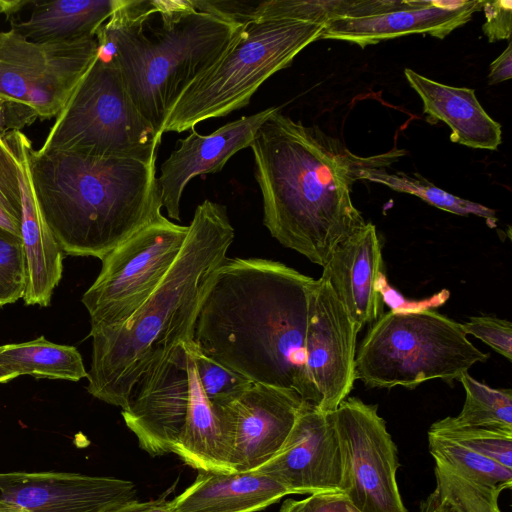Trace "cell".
Masks as SVG:
<instances>
[{"label":"cell","mask_w":512,"mask_h":512,"mask_svg":"<svg viewBox=\"0 0 512 512\" xmlns=\"http://www.w3.org/2000/svg\"><path fill=\"white\" fill-rule=\"evenodd\" d=\"M263 199V223L284 247L324 266L336 246L366 221L354 206L352 185L365 168H382L403 151L358 157L317 126L278 107L250 145Z\"/></svg>","instance_id":"2"},{"label":"cell","mask_w":512,"mask_h":512,"mask_svg":"<svg viewBox=\"0 0 512 512\" xmlns=\"http://www.w3.org/2000/svg\"><path fill=\"white\" fill-rule=\"evenodd\" d=\"M234 235L224 205L205 200L197 206L182 250L153 293L123 322L91 328L89 394L125 409L145 372L177 344L192 341Z\"/></svg>","instance_id":"3"},{"label":"cell","mask_w":512,"mask_h":512,"mask_svg":"<svg viewBox=\"0 0 512 512\" xmlns=\"http://www.w3.org/2000/svg\"><path fill=\"white\" fill-rule=\"evenodd\" d=\"M35 195L68 256L109 252L162 216L156 162L68 152H28Z\"/></svg>","instance_id":"5"},{"label":"cell","mask_w":512,"mask_h":512,"mask_svg":"<svg viewBox=\"0 0 512 512\" xmlns=\"http://www.w3.org/2000/svg\"><path fill=\"white\" fill-rule=\"evenodd\" d=\"M243 23L203 0H119L95 36L99 54L114 62L141 115L163 135L175 102L225 54Z\"/></svg>","instance_id":"4"},{"label":"cell","mask_w":512,"mask_h":512,"mask_svg":"<svg viewBox=\"0 0 512 512\" xmlns=\"http://www.w3.org/2000/svg\"><path fill=\"white\" fill-rule=\"evenodd\" d=\"M512 78V44L511 40L505 50L490 64L488 83L495 85Z\"/></svg>","instance_id":"38"},{"label":"cell","mask_w":512,"mask_h":512,"mask_svg":"<svg viewBox=\"0 0 512 512\" xmlns=\"http://www.w3.org/2000/svg\"><path fill=\"white\" fill-rule=\"evenodd\" d=\"M482 10L485 22L482 30L489 42L511 40L512 32V1H484Z\"/></svg>","instance_id":"36"},{"label":"cell","mask_w":512,"mask_h":512,"mask_svg":"<svg viewBox=\"0 0 512 512\" xmlns=\"http://www.w3.org/2000/svg\"><path fill=\"white\" fill-rule=\"evenodd\" d=\"M428 432L455 441L512 470V435L461 426L452 417L434 422Z\"/></svg>","instance_id":"28"},{"label":"cell","mask_w":512,"mask_h":512,"mask_svg":"<svg viewBox=\"0 0 512 512\" xmlns=\"http://www.w3.org/2000/svg\"><path fill=\"white\" fill-rule=\"evenodd\" d=\"M360 179L379 183L394 191L417 196L439 209L457 215L469 214L484 218L490 227H495L497 218L494 210L481 204L454 196L426 180L419 173H388L383 168H365L360 172Z\"/></svg>","instance_id":"27"},{"label":"cell","mask_w":512,"mask_h":512,"mask_svg":"<svg viewBox=\"0 0 512 512\" xmlns=\"http://www.w3.org/2000/svg\"><path fill=\"white\" fill-rule=\"evenodd\" d=\"M435 464L481 486L501 493L512 488V470L447 438L428 432Z\"/></svg>","instance_id":"25"},{"label":"cell","mask_w":512,"mask_h":512,"mask_svg":"<svg viewBox=\"0 0 512 512\" xmlns=\"http://www.w3.org/2000/svg\"><path fill=\"white\" fill-rule=\"evenodd\" d=\"M161 138L132 101L114 62L98 52L36 152L156 162Z\"/></svg>","instance_id":"8"},{"label":"cell","mask_w":512,"mask_h":512,"mask_svg":"<svg viewBox=\"0 0 512 512\" xmlns=\"http://www.w3.org/2000/svg\"><path fill=\"white\" fill-rule=\"evenodd\" d=\"M279 512H361L343 492L310 494L302 500L287 499Z\"/></svg>","instance_id":"34"},{"label":"cell","mask_w":512,"mask_h":512,"mask_svg":"<svg viewBox=\"0 0 512 512\" xmlns=\"http://www.w3.org/2000/svg\"><path fill=\"white\" fill-rule=\"evenodd\" d=\"M188 234L163 215L109 252L81 301L91 328L118 324L153 293L176 261Z\"/></svg>","instance_id":"9"},{"label":"cell","mask_w":512,"mask_h":512,"mask_svg":"<svg viewBox=\"0 0 512 512\" xmlns=\"http://www.w3.org/2000/svg\"><path fill=\"white\" fill-rule=\"evenodd\" d=\"M435 492L456 512H501L500 493L462 478L435 464Z\"/></svg>","instance_id":"29"},{"label":"cell","mask_w":512,"mask_h":512,"mask_svg":"<svg viewBox=\"0 0 512 512\" xmlns=\"http://www.w3.org/2000/svg\"><path fill=\"white\" fill-rule=\"evenodd\" d=\"M136 499L134 483L115 477L0 473V512H108Z\"/></svg>","instance_id":"14"},{"label":"cell","mask_w":512,"mask_h":512,"mask_svg":"<svg viewBox=\"0 0 512 512\" xmlns=\"http://www.w3.org/2000/svg\"><path fill=\"white\" fill-rule=\"evenodd\" d=\"M99 52L96 36L38 43L0 31V99L41 120L57 116Z\"/></svg>","instance_id":"10"},{"label":"cell","mask_w":512,"mask_h":512,"mask_svg":"<svg viewBox=\"0 0 512 512\" xmlns=\"http://www.w3.org/2000/svg\"><path fill=\"white\" fill-rule=\"evenodd\" d=\"M26 280L22 238L0 227V308L23 298Z\"/></svg>","instance_id":"32"},{"label":"cell","mask_w":512,"mask_h":512,"mask_svg":"<svg viewBox=\"0 0 512 512\" xmlns=\"http://www.w3.org/2000/svg\"><path fill=\"white\" fill-rule=\"evenodd\" d=\"M118 3L119 0H33L28 19H10V29L38 43L93 37Z\"/></svg>","instance_id":"23"},{"label":"cell","mask_w":512,"mask_h":512,"mask_svg":"<svg viewBox=\"0 0 512 512\" xmlns=\"http://www.w3.org/2000/svg\"><path fill=\"white\" fill-rule=\"evenodd\" d=\"M325 26L289 18L245 21L225 54L175 102L163 134L191 130L202 121L247 106L266 80L320 40Z\"/></svg>","instance_id":"6"},{"label":"cell","mask_w":512,"mask_h":512,"mask_svg":"<svg viewBox=\"0 0 512 512\" xmlns=\"http://www.w3.org/2000/svg\"><path fill=\"white\" fill-rule=\"evenodd\" d=\"M489 354L477 349L458 323L435 310L389 311L362 340L355 357V377L369 388L459 380Z\"/></svg>","instance_id":"7"},{"label":"cell","mask_w":512,"mask_h":512,"mask_svg":"<svg viewBox=\"0 0 512 512\" xmlns=\"http://www.w3.org/2000/svg\"><path fill=\"white\" fill-rule=\"evenodd\" d=\"M358 332L329 283L317 279L311 301L307 369L324 412L336 410L353 389Z\"/></svg>","instance_id":"16"},{"label":"cell","mask_w":512,"mask_h":512,"mask_svg":"<svg viewBox=\"0 0 512 512\" xmlns=\"http://www.w3.org/2000/svg\"><path fill=\"white\" fill-rule=\"evenodd\" d=\"M21 189V237L27 280L23 295L26 305L48 307L63 274V252L59 248L38 204L31 179L28 152L32 143L21 131L12 132Z\"/></svg>","instance_id":"20"},{"label":"cell","mask_w":512,"mask_h":512,"mask_svg":"<svg viewBox=\"0 0 512 512\" xmlns=\"http://www.w3.org/2000/svg\"><path fill=\"white\" fill-rule=\"evenodd\" d=\"M462 328L466 335L480 339L500 355L512 359V324L493 316H471Z\"/></svg>","instance_id":"33"},{"label":"cell","mask_w":512,"mask_h":512,"mask_svg":"<svg viewBox=\"0 0 512 512\" xmlns=\"http://www.w3.org/2000/svg\"><path fill=\"white\" fill-rule=\"evenodd\" d=\"M21 211L18 156L11 132L0 139V227L21 237Z\"/></svg>","instance_id":"30"},{"label":"cell","mask_w":512,"mask_h":512,"mask_svg":"<svg viewBox=\"0 0 512 512\" xmlns=\"http://www.w3.org/2000/svg\"><path fill=\"white\" fill-rule=\"evenodd\" d=\"M458 381L465 390V401L458 416L452 417L454 422L512 435V390L491 388L469 373Z\"/></svg>","instance_id":"26"},{"label":"cell","mask_w":512,"mask_h":512,"mask_svg":"<svg viewBox=\"0 0 512 512\" xmlns=\"http://www.w3.org/2000/svg\"><path fill=\"white\" fill-rule=\"evenodd\" d=\"M37 117L29 111L0 99V139L32 124Z\"/></svg>","instance_id":"37"},{"label":"cell","mask_w":512,"mask_h":512,"mask_svg":"<svg viewBox=\"0 0 512 512\" xmlns=\"http://www.w3.org/2000/svg\"><path fill=\"white\" fill-rule=\"evenodd\" d=\"M33 0H0V13L7 19L19 17L18 14L25 8H30Z\"/></svg>","instance_id":"40"},{"label":"cell","mask_w":512,"mask_h":512,"mask_svg":"<svg viewBox=\"0 0 512 512\" xmlns=\"http://www.w3.org/2000/svg\"><path fill=\"white\" fill-rule=\"evenodd\" d=\"M482 0H337L320 39L361 48L410 34L443 39L482 10Z\"/></svg>","instance_id":"13"},{"label":"cell","mask_w":512,"mask_h":512,"mask_svg":"<svg viewBox=\"0 0 512 512\" xmlns=\"http://www.w3.org/2000/svg\"><path fill=\"white\" fill-rule=\"evenodd\" d=\"M18 377L17 374L7 371L0 366V383H7Z\"/></svg>","instance_id":"41"},{"label":"cell","mask_w":512,"mask_h":512,"mask_svg":"<svg viewBox=\"0 0 512 512\" xmlns=\"http://www.w3.org/2000/svg\"><path fill=\"white\" fill-rule=\"evenodd\" d=\"M0 366L18 376L74 382L88 374L77 348L50 342L44 336L0 345Z\"/></svg>","instance_id":"24"},{"label":"cell","mask_w":512,"mask_h":512,"mask_svg":"<svg viewBox=\"0 0 512 512\" xmlns=\"http://www.w3.org/2000/svg\"><path fill=\"white\" fill-rule=\"evenodd\" d=\"M204 395L192 341L182 342L145 372L122 416L142 450L152 456L168 454Z\"/></svg>","instance_id":"12"},{"label":"cell","mask_w":512,"mask_h":512,"mask_svg":"<svg viewBox=\"0 0 512 512\" xmlns=\"http://www.w3.org/2000/svg\"><path fill=\"white\" fill-rule=\"evenodd\" d=\"M381 248L375 225L366 222L336 246L323 266L321 278L329 283L359 331L380 317Z\"/></svg>","instance_id":"19"},{"label":"cell","mask_w":512,"mask_h":512,"mask_svg":"<svg viewBox=\"0 0 512 512\" xmlns=\"http://www.w3.org/2000/svg\"><path fill=\"white\" fill-rule=\"evenodd\" d=\"M289 491L256 470L198 471L195 481L171 501V512H255Z\"/></svg>","instance_id":"22"},{"label":"cell","mask_w":512,"mask_h":512,"mask_svg":"<svg viewBox=\"0 0 512 512\" xmlns=\"http://www.w3.org/2000/svg\"><path fill=\"white\" fill-rule=\"evenodd\" d=\"M343 492L361 512H408L396 481L397 446L377 405L348 397L333 411Z\"/></svg>","instance_id":"11"},{"label":"cell","mask_w":512,"mask_h":512,"mask_svg":"<svg viewBox=\"0 0 512 512\" xmlns=\"http://www.w3.org/2000/svg\"><path fill=\"white\" fill-rule=\"evenodd\" d=\"M194 363L208 399L216 406L236 400L253 382L203 354L192 340Z\"/></svg>","instance_id":"31"},{"label":"cell","mask_w":512,"mask_h":512,"mask_svg":"<svg viewBox=\"0 0 512 512\" xmlns=\"http://www.w3.org/2000/svg\"><path fill=\"white\" fill-rule=\"evenodd\" d=\"M378 291L382 301H384L393 312H417L423 310H432L444 304L450 296L446 289L434 294L433 296L421 300H407L398 291L392 288L383 273L378 280Z\"/></svg>","instance_id":"35"},{"label":"cell","mask_w":512,"mask_h":512,"mask_svg":"<svg viewBox=\"0 0 512 512\" xmlns=\"http://www.w3.org/2000/svg\"><path fill=\"white\" fill-rule=\"evenodd\" d=\"M255 470L290 494L341 492L342 460L333 412L306 402L279 451Z\"/></svg>","instance_id":"15"},{"label":"cell","mask_w":512,"mask_h":512,"mask_svg":"<svg viewBox=\"0 0 512 512\" xmlns=\"http://www.w3.org/2000/svg\"><path fill=\"white\" fill-rule=\"evenodd\" d=\"M305 403L294 391L253 383L226 405L235 429V471L255 470L270 460Z\"/></svg>","instance_id":"18"},{"label":"cell","mask_w":512,"mask_h":512,"mask_svg":"<svg viewBox=\"0 0 512 512\" xmlns=\"http://www.w3.org/2000/svg\"><path fill=\"white\" fill-rule=\"evenodd\" d=\"M108 512H171V501L163 497L149 501H139L136 499L115 507Z\"/></svg>","instance_id":"39"},{"label":"cell","mask_w":512,"mask_h":512,"mask_svg":"<svg viewBox=\"0 0 512 512\" xmlns=\"http://www.w3.org/2000/svg\"><path fill=\"white\" fill-rule=\"evenodd\" d=\"M275 108L242 116L208 135H201L193 128L189 136L177 141V148L161 164L156 179L162 207L169 218L180 220L181 197L189 181L221 171L234 154L250 147L258 129Z\"/></svg>","instance_id":"17"},{"label":"cell","mask_w":512,"mask_h":512,"mask_svg":"<svg viewBox=\"0 0 512 512\" xmlns=\"http://www.w3.org/2000/svg\"><path fill=\"white\" fill-rule=\"evenodd\" d=\"M404 75L420 97L428 121L446 123L452 142L477 149H498L501 125L483 109L474 89L442 84L410 68L404 69Z\"/></svg>","instance_id":"21"},{"label":"cell","mask_w":512,"mask_h":512,"mask_svg":"<svg viewBox=\"0 0 512 512\" xmlns=\"http://www.w3.org/2000/svg\"><path fill=\"white\" fill-rule=\"evenodd\" d=\"M316 283L278 261L227 258L201 305L192 340L203 354L253 383L294 391L320 409L307 369Z\"/></svg>","instance_id":"1"}]
</instances>
